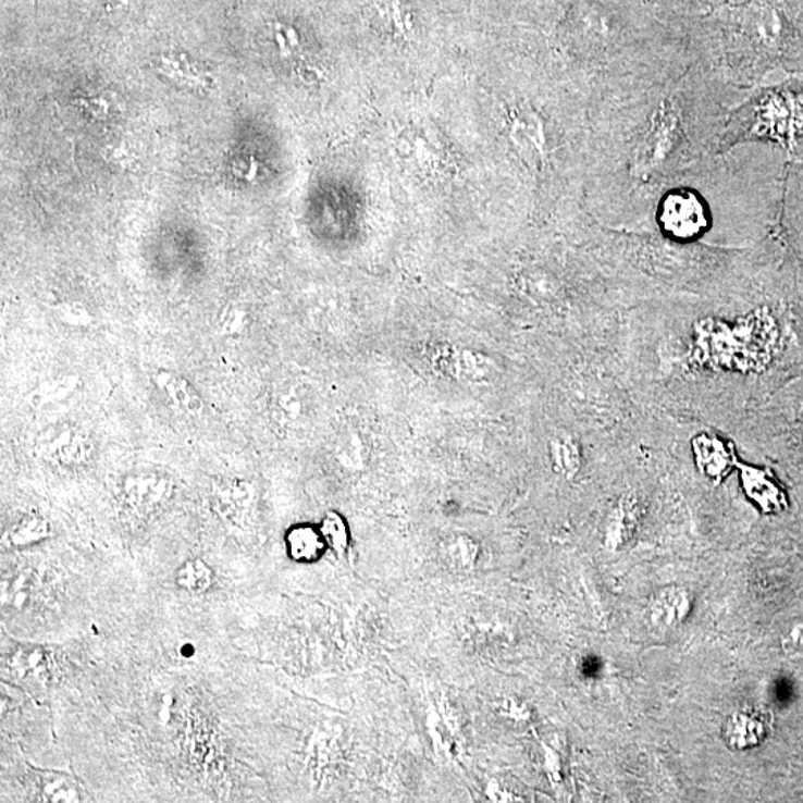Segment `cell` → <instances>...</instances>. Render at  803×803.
Listing matches in <instances>:
<instances>
[{"label":"cell","mask_w":803,"mask_h":803,"mask_svg":"<svg viewBox=\"0 0 803 803\" xmlns=\"http://www.w3.org/2000/svg\"><path fill=\"white\" fill-rule=\"evenodd\" d=\"M780 353L773 308L737 291L644 299L625 308L616 339L620 371L646 411L717 425L757 407Z\"/></svg>","instance_id":"1"},{"label":"cell","mask_w":803,"mask_h":803,"mask_svg":"<svg viewBox=\"0 0 803 803\" xmlns=\"http://www.w3.org/2000/svg\"><path fill=\"white\" fill-rule=\"evenodd\" d=\"M660 233L677 245L700 242L709 228L703 201L691 193L669 194L658 213Z\"/></svg>","instance_id":"2"},{"label":"cell","mask_w":803,"mask_h":803,"mask_svg":"<svg viewBox=\"0 0 803 803\" xmlns=\"http://www.w3.org/2000/svg\"><path fill=\"white\" fill-rule=\"evenodd\" d=\"M646 517V502L640 491L630 486L615 498L604 521L603 543L611 553L631 545L642 530Z\"/></svg>","instance_id":"3"},{"label":"cell","mask_w":803,"mask_h":803,"mask_svg":"<svg viewBox=\"0 0 803 803\" xmlns=\"http://www.w3.org/2000/svg\"><path fill=\"white\" fill-rule=\"evenodd\" d=\"M36 449L45 460L63 468L87 464L92 454V442L87 433L73 424L52 425L40 433Z\"/></svg>","instance_id":"4"},{"label":"cell","mask_w":803,"mask_h":803,"mask_svg":"<svg viewBox=\"0 0 803 803\" xmlns=\"http://www.w3.org/2000/svg\"><path fill=\"white\" fill-rule=\"evenodd\" d=\"M120 491L121 498L128 509L149 514L160 509L172 497L173 482L165 474L139 470L125 474Z\"/></svg>","instance_id":"5"},{"label":"cell","mask_w":803,"mask_h":803,"mask_svg":"<svg viewBox=\"0 0 803 803\" xmlns=\"http://www.w3.org/2000/svg\"><path fill=\"white\" fill-rule=\"evenodd\" d=\"M212 498L222 521L243 529L254 514L257 491L249 481L240 478H219L213 482Z\"/></svg>","instance_id":"6"},{"label":"cell","mask_w":803,"mask_h":803,"mask_svg":"<svg viewBox=\"0 0 803 803\" xmlns=\"http://www.w3.org/2000/svg\"><path fill=\"white\" fill-rule=\"evenodd\" d=\"M737 477L742 494L762 514H776L787 508L786 493L770 470L750 465L740 458Z\"/></svg>","instance_id":"7"},{"label":"cell","mask_w":803,"mask_h":803,"mask_svg":"<svg viewBox=\"0 0 803 803\" xmlns=\"http://www.w3.org/2000/svg\"><path fill=\"white\" fill-rule=\"evenodd\" d=\"M273 402L275 416L287 428L307 424L318 407L314 391L302 381L280 385Z\"/></svg>","instance_id":"8"},{"label":"cell","mask_w":803,"mask_h":803,"mask_svg":"<svg viewBox=\"0 0 803 803\" xmlns=\"http://www.w3.org/2000/svg\"><path fill=\"white\" fill-rule=\"evenodd\" d=\"M769 733V720L761 709L741 708L728 717L724 726V741L736 752L757 748Z\"/></svg>","instance_id":"9"},{"label":"cell","mask_w":803,"mask_h":803,"mask_svg":"<svg viewBox=\"0 0 803 803\" xmlns=\"http://www.w3.org/2000/svg\"><path fill=\"white\" fill-rule=\"evenodd\" d=\"M547 460L554 473L566 481H573L583 468V445L578 433L558 429L551 433L546 444Z\"/></svg>","instance_id":"10"},{"label":"cell","mask_w":803,"mask_h":803,"mask_svg":"<svg viewBox=\"0 0 803 803\" xmlns=\"http://www.w3.org/2000/svg\"><path fill=\"white\" fill-rule=\"evenodd\" d=\"M692 606L691 592L684 588H664L648 603V619L659 630H671L689 618Z\"/></svg>","instance_id":"11"},{"label":"cell","mask_w":803,"mask_h":803,"mask_svg":"<svg viewBox=\"0 0 803 803\" xmlns=\"http://www.w3.org/2000/svg\"><path fill=\"white\" fill-rule=\"evenodd\" d=\"M435 365L446 375L465 381L484 380L490 374V360L477 353L446 347L435 356Z\"/></svg>","instance_id":"12"},{"label":"cell","mask_w":803,"mask_h":803,"mask_svg":"<svg viewBox=\"0 0 803 803\" xmlns=\"http://www.w3.org/2000/svg\"><path fill=\"white\" fill-rule=\"evenodd\" d=\"M8 668L18 680L30 684L50 683L52 680V660L50 653L40 647H20L12 653Z\"/></svg>","instance_id":"13"},{"label":"cell","mask_w":803,"mask_h":803,"mask_svg":"<svg viewBox=\"0 0 803 803\" xmlns=\"http://www.w3.org/2000/svg\"><path fill=\"white\" fill-rule=\"evenodd\" d=\"M153 383H156L158 391L164 393L165 397L172 402L174 407L194 413V416L201 412L202 400L200 395L182 376L169 371H158L153 376Z\"/></svg>","instance_id":"14"},{"label":"cell","mask_w":803,"mask_h":803,"mask_svg":"<svg viewBox=\"0 0 803 803\" xmlns=\"http://www.w3.org/2000/svg\"><path fill=\"white\" fill-rule=\"evenodd\" d=\"M519 294L529 299L534 307L555 308L561 304L564 294L555 279L547 274L530 273L518 282Z\"/></svg>","instance_id":"15"},{"label":"cell","mask_w":803,"mask_h":803,"mask_svg":"<svg viewBox=\"0 0 803 803\" xmlns=\"http://www.w3.org/2000/svg\"><path fill=\"white\" fill-rule=\"evenodd\" d=\"M286 543L291 558L298 563L318 561L326 546L322 531L311 526H296L291 529Z\"/></svg>","instance_id":"16"},{"label":"cell","mask_w":803,"mask_h":803,"mask_svg":"<svg viewBox=\"0 0 803 803\" xmlns=\"http://www.w3.org/2000/svg\"><path fill=\"white\" fill-rule=\"evenodd\" d=\"M51 535L48 519L38 514L24 515L8 530L7 539L11 546L27 547L47 541Z\"/></svg>","instance_id":"17"},{"label":"cell","mask_w":803,"mask_h":803,"mask_svg":"<svg viewBox=\"0 0 803 803\" xmlns=\"http://www.w3.org/2000/svg\"><path fill=\"white\" fill-rule=\"evenodd\" d=\"M213 570L202 559L194 558L182 564L176 573V583L189 594H202L213 585Z\"/></svg>","instance_id":"18"},{"label":"cell","mask_w":803,"mask_h":803,"mask_svg":"<svg viewBox=\"0 0 803 803\" xmlns=\"http://www.w3.org/2000/svg\"><path fill=\"white\" fill-rule=\"evenodd\" d=\"M38 578L30 570H22L7 583L3 600L14 608L28 607L38 597Z\"/></svg>","instance_id":"19"},{"label":"cell","mask_w":803,"mask_h":803,"mask_svg":"<svg viewBox=\"0 0 803 803\" xmlns=\"http://www.w3.org/2000/svg\"><path fill=\"white\" fill-rule=\"evenodd\" d=\"M42 799L54 803L81 802L78 782L64 774H51L44 778Z\"/></svg>","instance_id":"20"},{"label":"cell","mask_w":803,"mask_h":803,"mask_svg":"<svg viewBox=\"0 0 803 803\" xmlns=\"http://www.w3.org/2000/svg\"><path fill=\"white\" fill-rule=\"evenodd\" d=\"M78 387V379L72 376V379L52 380L45 381L40 384L34 393L30 395V404L34 407H45L48 404H55V402L64 400L75 388Z\"/></svg>","instance_id":"21"},{"label":"cell","mask_w":803,"mask_h":803,"mask_svg":"<svg viewBox=\"0 0 803 803\" xmlns=\"http://www.w3.org/2000/svg\"><path fill=\"white\" fill-rule=\"evenodd\" d=\"M336 441H338L336 452H338L341 460H363L367 436H365L362 430L350 425V428L341 430Z\"/></svg>","instance_id":"22"},{"label":"cell","mask_w":803,"mask_h":803,"mask_svg":"<svg viewBox=\"0 0 803 803\" xmlns=\"http://www.w3.org/2000/svg\"><path fill=\"white\" fill-rule=\"evenodd\" d=\"M320 531L326 545H330L336 554L346 553L348 546V531L346 522L338 514L331 512L323 518Z\"/></svg>","instance_id":"23"},{"label":"cell","mask_w":803,"mask_h":803,"mask_svg":"<svg viewBox=\"0 0 803 803\" xmlns=\"http://www.w3.org/2000/svg\"><path fill=\"white\" fill-rule=\"evenodd\" d=\"M57 314L64 324L73 328H85L92 323L91 312L79 302H64L57 307Z\"/></svg>","instance_id":"24"},{"label":"cell","mask_w":803,"mask_h":803,"mask_svg":"<svg viewBox=\"0 0 803 803\" xmlns=\"http://www.w3.org/2000/svg\"><path fill=\"white\" fill-rule=\"evenodd\" d=\"M247 323H249V316H247L245 308L230 307L221 318L222 334L231 336L242 334V332H245Z\"/></svg>","instance_id":"25"},{"label":"cell","mask_w":803,"mask_h":803,"mask_svg":"<svg viewBox=\"0 0 803 803\" xmlns=\"http://www.w3.org/2000/svg\"><path fill=\"white\" fill-rule=\"evenodd\" d=\"M786 646L796 648V651L803 648V622L794 627L792 634L787 639Z\"/></svg>","instance_id":"26"}]
</instances>
